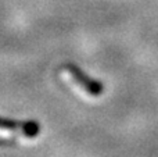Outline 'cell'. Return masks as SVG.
<instances>
[{"mask_svg":"<svg viewBox=\"0 0 158 157\" xmlns=\"http://www.w3.org/2000/svg\"><path fill=\"white\" fill-rule=\"evenodd\" d=\"M64 70L71 75L72 79L75 81V83L81 86L87 95H90V96H98V95H101V92H103V85H101L98 81H94L90 77H87L75 64H65Z\"/></svg>","mask_w":158,"mask_h":157,"instance_id":"cell-1","label":"cell"},{"mask_svg":"<svg viewBox=\"0 0 158 157\" xmlns=\"http://www.w3.org/2000/svg\"><path fill=\"white\" fill-rule=\"evenodd\" d=\"M0 129H7L13 132H21L28 138H35L40 132V125L36 121H19L0 117Z\"/></svg>","mask_w":158,"mask_h":157,"instance_id":"cell-2","label":"cell"},{"mask_svg":"<svg viewBox=\"0 0 158 157\" xmlns=\"http://www.w3.org/2000/svg\"><path fill=\"white\" fill-rule=\"evenodd\" d=\"M15 143L14 139H2L0 138V146H11V145Z\"/></svg>","mask_w":158,"mask_h":157,"instance_id":"cell-3","label":"cell"}]
</instances>
